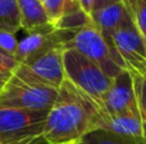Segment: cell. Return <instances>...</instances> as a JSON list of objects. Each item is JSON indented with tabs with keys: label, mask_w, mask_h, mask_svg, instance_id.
<instances>
[{
	"label": "cell",
	"mask_w": 146,
	"mask_h": 144,
	"mask_svg": "<svg viewBox=\"0 0 146 144\" xmlns=\"http://www.w3.org/2000/svg\"><path fill=\"white\" fill-rule=\"evenodd\" d=\"M128 19H131V17L122 3H115L95 10L90 17V20L99 28L106 42L109 41L111 33L118 29L122 24H124Z\"/></svg>",
	"instance_id": "8fae6325"
},
{
	"label": "cell",
	"mask_w": 146,
	"mask_h": 144,
	"mask_svg": "<svg viewBox=\"0 0 146 144\" xmlns=\"http://www.w3.org/2000/svg\"><path fill=\"white\" fill-rule=\"evenodd\" d=\"M74 33L76 31H63L54 27L28 32L22 40L18 41L15 59L19 64H28L51 48L60 46L64 47Z\"/></svg>",
	"instance_id": "9c48e42d"
},
{
	"label": "cell",
	"mask_w": 146,
	"mask_h": 144,
	"mask_svg": "<svg viewBox=\"0 0 146 144\" xmlns=\"http://www.w3.org/2000/svg\"><path fill=\"white\" fill-rule=\"evenodd\" d=\"M78 144H146V139L98 129L86 134Z\"/></svg>",
	"instance_id": "4fadbf2b"
},
{
	"label": "cell",
	"mask_w": 146,
	"mask_h": 144,
	"mask_svg": "<svg viewBox=\"0 0 146 144\" xmlns=\"http://www.w3.org/2000/svg\"><path fill=\"white\" fill-rule=\"evenodd\" d=\"M17 47H18V40L14 33L0 29V50L7 52L8 55L15 58Z\"/></svg>",
	"instance_id": "ac0fdd59"
},
{
	"label": "cell",
	"mask_w": 146,
	"mask_h": 144,
	"mask_svg": "<svg viewBox=\"0 0 146 144\" xmlns=\"http://www.w3.org/2000/svg\"><path fill=\"white\" fill-rule=\"evenodd\" d=\"M41 3L53 26H55L63 15L81 9L77 0H41Z\"/></svg>",
	"instance_id": "9a60e30c"
},
{
	"label": "cell",
	"mask_w": 146,
	"mask_h": 144,
	"mask_svg": "<svg viewBox=\"0 0 146 144\" xmlns=\"http://www.w3.org/2000/svg\"><path fill=\"white\" fill-rule=\"evenodd\" d=\"M66 79L88 97L103 111V99L110 88L113 79L106 75L99 65L73 48L63 51Z\"/></svg>",
	"instance_id": "7a4b0ae2"
},
{
	"label": "cell",
	"mask_w": 146,
	"mask_h": 144,
	"mask_svg": "<svg viewBox=\"0 0 146 144\" xmlns=\"http://www.w3.org/2000/svg\"><path fill=\"white\" fill-rule=\"evenodd\" d=\"M18 61L14 56L8 55L3 50H0V74L12 75L18 66Z\"/></svg>",
	"instance_id": "d6986e66"
},
{
	"label": "cell",
	"mask_w": 146,
	"mask_h": 144,
	"mask_svg": "<svg viewBox=\"0 0 146 144\" xmlns=\"http://www.w3.org/2000/svg\"><path fill=\"white\" fill-rule=\"evenodd\" d=\"M48 112L0 107V144H46Z\"/></svg>",
	"instance_id": "3957f363"
},
{
	"label": "cell",
	"mask_w": 146,
	"mask_h": 144,
	"mask_svg": "<svg viewBox=\"0 0 146 144\" xmlns=\"http://www.w3.org/2000/svg\"><path fill=\"white\" fill-rule=\"evenodd\" d=\"M145 78H146V77H145Z\"/></svg>",
	"instance_id": "d4e9b609"
},
{
	"label": "cell",
	"mask_w": 146,
	"mask_h": 144,
	"mask_svg": "<svg viewBox=\"0 0 146 144\" xmlns=\"http://www.w3.org/2000/svg\"><path fill=\"white\" fill-rule=\"evenodd\" d=\"M10 75H4V74H0V91H1V88L4 87L5 82L8 81V78H9Z\"/></svg>",
	"instance_id": "603a6c76"
},
{
	"label": "cell",
	"mask_w": 146,
	"mask_h": 144,
	"mask_svg": "<svg viewBox=\"0 0 146 144\" xmlns=\"http://www.w3.org/2000/svg\"><path fill=\"white\" fill-rule=\"evenodd\" d=\"M69 144H77V143H69Z\"/></svg>",
	"instance_id": "cb8c5ba5"
},
{
	"label": "cell",
	"mask_w": 146,
	"mask_h": 144,
	"mask_svg": "<svg viewBox=\"0 0 146 144\" xmlns=\"http://www.w3.org/2000/svg\"><path fill=\"white\" fill-rule=\"evenodd\" d=\"M101 112L86 94L64 79L46 116L44 140L46 144H78L86 134L95 130Z\"/></svg>",
	"instance_id": "6da1fadb"
},
{
	"label": "cell",
	"mask_w": 146,
	"mask_h": 144,
	"mask_svg": "<svg viewBox=\"0 0 146 144\" xmlns=\"http://www.w3.org/2000/svg\"><path fill=\"white\" fill-rule=\"evenodd\" d=\"M17 3L21 15V29L28 33L54 27L41 0H17Z\"/></svg>",
	"instance_id": "7c38bea8"
},
{
	"label": "cell",
	"mask_w": 146,
	"mask_h": 144,
	"mask_svg": "<svg viewBox=\"0 0 146 144\" xmlns=\"http://www.w3.org/2000/svg\"><path fill=\"white\" fill-rule=\"evenodd\" d=\"M133 23L146 43V0H137Z\"/></svg>",
	"instance_id": "e0dca14e"
},
{
	"label": "cell",
	"mask_w": 146,
	"mask_h": 144,
	"mask_svg": "<svg viewBox=\"0 0 146 144\" xmlns=\"http://www.w3.org/2000/svg\"><path fill=\"white\" fill-rule=\"evenodd\" d=\"M77 3L80 5L81 10L90 18L94 12V8H95V0H77Z\"/></svg>",
	"instance_id": "ffe728a7"
},
{
	"label": "cell",
	"mask_w": 146,
	"mask_h": 144,
	"mask_svg": "<svg viewBox=\"0 0 146 144\" xmlns=\"http://www.w3.org/2000/svg\"><path fill=\"white\" fill-rule=\"evenodd\" d=\"M103 114L108 116L141 117L133 75L128 70H122L113 79L103 99Z\"/></svg>",
	"instance_id": "ba28073f"
},
{
	"label": "cell",
	"mask_w": 146,
	"mask_h": 144,
	"mask_svg": "<svg viewBox=\"0 0 146 144\" xmlns=\"http://www.w3.org/2000/svg\"><path fill=\"white\" fill-rule=\"evenodd\" d=\"M108 43L119 68L146 77V43L133 20L128 19L114 31Z\"/></svg>",
	"instance_id": "5b68a950"
},
{
	"label": "cell",
	"mask_w": 146,
	"mask_h": 144,
	"mask_svg": "<svg viewBox=\"0 0 146 144\" xmlns=\"http://www.w3.org/2000/svg\"><path fill=\"white\" fill-rule=\"evenodd\" d=\"M64 47L73 48L82 54L88 60L94 61L96 65L100 66L101 70L111 79H114L123 70L117 64L109 43L106 42L99 28L90 20V18L86 24L76 31L73 37L66 43Z\"/></svg>",
	"instance_id": "8992f818"
},
{
	"label": "cell",
	"mask_w": 146,
	"mask_h": 144,
	"mask_svg": "<svg viewBox=\"0 0 146 144\" xmlns=\"http://www.w3.org/2000/svg\"><path fill=\"white\" fill-rule=\"evenodd\" d=\"M115 3H121V0H95V8H94V12L99 10L104 7H108V5L115 4Z\"/></svg>",
	"instance_id": "7402d4cb"
},
{
	"label": "cell",
	"mask_w": 146,
	"mask_h": 144,
	"mask_svg": "<svg viewBox=\"0 0 146 144\" xmlns=\"http://www.w3.org/2000/svg\"><path fill=\"white\" fill-rule=\"evenodd\" d=\"M56 96L58 89L23 81L12 74L0 91V107L49 111Z\"/></svg>",
	"instance_id": "277c9868"
},
{
	"label": "cell",
	"mask_w": 146,
	"mask_h": 144,
	"mask_svg": "<svg viewBox=\"0 0 146 144\" xmlns=\"http://www.w3.org/2000/svg\"><path fill=\"white\" fill-rule=\"evenodd\" d=\"M98 129L146 139V121L137 116H108L101 112L95 128Z\"/></svg>",
	"instance_id": "30bf717a"
},
{
	"label": "cell",
	"mask_w": 146,
	"mask_h": 144,
	"mask_svg": "<svg viewBox=\"0 0 146 144\" xmlns=\"http://www.w3.org/2000/svg\"><path fill=\"white\" fill-rule=\"evenodd\" d=\"M63 51V46L51 48L50 51L38 56L31 63L18 64L13 74L22 78L23 81L59 89V87L66 79Z\"/></svg>",
	"instance_id": "52a82bcc"
},
{
	"label": "cell",
	"mask_w": 146,
	"mask_h": 144,
	"mask_svg": "<svg viewBox=\"0 0 146 144\" xmlns=\"http://www.w3.org/2000/svg\"><path fill=\"white\" fill-rule=\"evenodd\" d=\"M121 3L124 5V8L127 9L131 19L133 20V15H135V10H136V3L137 0H121Z\"/></svg>",
	"instance_id": "44dd1931"
},
{
	"label": "cell",
	"mask_w": 146,
	"mask_h": 144,
	"mask_svg": "<svg viewBox=\"0 0 146 144\" xmlns=\"http://www.w3.org/2000/svg\"><path fill=\"white\" fill-rule=\"evenodd\" d=\"M0 29L14 35L21 29V15L17 0H0Z\"/></svg>",
	"instance_id": "5bb4252c"
},
{
	"label": "cell",
	"mask_w": 146,
	"mask_h": 144,
	"mask_svg": "<svg viewBox=\"0 0 146 144\" xmlns=\"http://www.w3.org/2000/svg\"><path fill=\"white\" fill-rule=\"evenodd\" d=\"M135 82V89L137 94V101H139V109L141 114L142 120L146 121V78L142 75L132 74Z\"/></svg>",
	"instance_id": "2e32d148"
}]
</instances>
